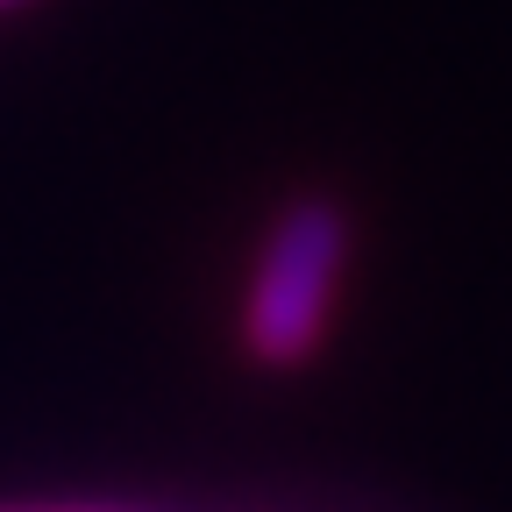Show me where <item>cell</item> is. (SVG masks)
Listing matches in <instances>:
<instances>
[{
  "label": "cell",
  "mask_w": 512,
  "mask_h": 512,
  "mask_svg": "<svg viewBox=\"0 0 512 512\" xmlns=\"http://www.w3.org/2000/svg\"><path fill=\"white\" fill-rule=\"evenodd\" d=\"M349 264V214L335 200H292L264 242V264L249 278L242 342L256 363H306L335 306V278Z\"/></svg>",
  "instance_id": "cell-1"
}]
</instances>
